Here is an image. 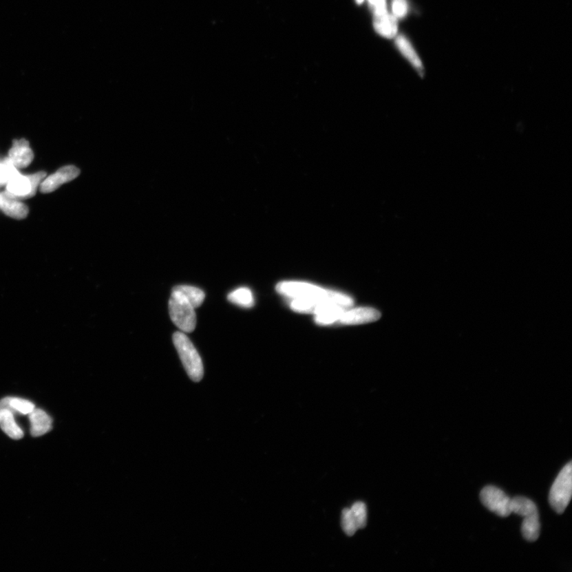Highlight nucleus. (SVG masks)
Instances as JSON below:
<instances>
[{"mask_svg": "<svg viewBox=\"0 0 572 572\" xmlns=\"http://www.w3.org/2000/svg\"><path fill=\"white\" fill-rule=\"evenodd\" d=\"M510 509H511V513H516L523 518L538 513L536 504L530 499L525 497L512 498L511 502H510Z\"/></svg>", "mask_w": 572, "mask_h": 572, "instance_id": "nucleus-16", "label": "nucleus"}, {"mask_svg": "<svg viewBox=\"0 0 572 572\" xmlns=\"http://www.w3.org/2000/svg\"><path fill=\"white\" fill-rule=\"evenodd\" d=\"M374 25L377 32L385 38L392 39L395 37L398 32L396 18L388 13L374 14Z\"/></svg>", "mask_w": 572, "mask_h": 572, "instance_id": "nucleus-12", "label": "nucleus"}, {"mask_svg": "<svg viewBox=\"0 0 572 572\" xmlns=\"http://www.w3.org/2000/svg\"><path fill=\"white\" fill-rule=\"evenodd\" d=\"M363 1H364V0H357V2L359 4L363 3Z\"/></svg>", "mask_w": 572, "mask_h": 572, "instance_id": "nucleus-25", "label": "nucleus"}, {"mask_svg": "<svg viewBox=\"0 0 572 572\" xmlns=\"http://www.w3.org/2000/svg\"><path fill=\"white\" fill-rule=\"evenodd\" d=\"M350 509L353 514L355 522L357 523L358 528H364L368 522V512L366 505L363 502H357Z\"/></svg>", "mask_w": 572, "mask_h": 572, "instance_id": "nucleus-21", "label": "nucleus"}, {"mask_svg": "<svg viewBox=\"0 0 572 572\" xmlns=\"http://www.w3.org/2000/svg\"><path fill=\"white\" fill-rule=\"evenodd\" d=\"M173 341L189 378L195 383L204 377V366L198 350L182 332L173 334Z\"/></svg>", "mask_w": 572, "mask_h": 572, "instance_id": "nucleus-2", "label": "nucleus"}, {"mask_svg": "<svg viewBox=\"0 0 572 572\" xmlns=\"http://www.w3.org/2000/svg\"><path fill=\"white\" fill-rule=\"evenodd\" d=\"M19 173L17 168L13 166L9 158H5L0 162V187L7 184L15 175Z\"/></svg>", "mask_w": 572, "mask_h": 572, "instance_id": "nucleus-20", "label": "nucleus"}, {"mask_svg": "<svg viewBox=\"0 0 572 572\" xmlns=\"http://www.w3.org/2000/svg\"><path fill=\"white\" fill-rule=\"evenodd\" d=\"M229 301L235 305L244 308H251L254 306V297L250 288L242 287L237 288L229 293Z\"/></svg>", "mask_w": 572, "mask_h": 572, "instance_id": "nucleus-17", "label": "nucleus"}, {"mask_svg": "<svg viewBox=\"0 0 572 572\" xmlns=\"http://www.w3.org/2000/svg\"><path fill=\"white\" fill-rule=\"evenodd\" d=\"M81 170L74 166L61 168L59 171L46 178L40 184V191L43 193H50L58 189L61 185L70 182L79 176Z\"/></svg>", "mask_w": 572, "mask_h": 572, "instance_id": "nucleus-7", "label": "nucleus"}, {"mask_svg": "<svg viewBox=\"0 0 572 572\" xmlns=\"http://www.w3.org/2000/svg\"><path fill=\"white\" fill-rule=\"evenodd\" d=\"M342 527L348 536H352L357 532L358 525L350 509H345L342 513Z\"/></svg>", "mask_w": 572, "mask_h": 572, "instance_id": "nucleus-22", "label": "nucleus"}, {"mask_svg": "<svg viewBox=\"0 0 572 572\" xmlns=\"http://www.w3.org/2000/svg\"><path fill=\"white\" fill-rule=\"evenodd\" d=\"M14 414V412L9 409L0 410V427L5 434L12 439H22L23 431L15 421Z\"/></svg>", "mask_w": 572, "mask_h": 572, "instance_id": "nucleus-13", "label": "nucleus"}, {"mask_svg": "<svg viewBox=\"0 0 572 572\" xmlns=\"http://www.w3.org/2000/svg\"><path fill=\"white\" fill-rule=\"evenodd\" d=\"M10 161L15 168L23 169L29 166L34 159V153L25 139L14 140L13 147L9 151Z\"/></svg>", "mask_w": 572, "mask_h": 572, "instance_id": "nucleus-9", "label": "nucleus"}, {"mask_svg": "<svg viewBox=\"0 0 572 572\" xmlns=\"http://www.w3.org/2000/svg\"><path fill=\"white\" fill-rule=\"evenodd\" d=\"M393 12L396 18H403L407 13V3L405 0H394Z\"/></svg>", "mask_w": 572, "mask_h": 572, "instance_id": "nucleus-23", "label": "nucleus"}, {"mask_svg": "<svg viewBox=\"0 0 572 572\" xmlns=\"http://www.w3.org/2000/svg\"><path fill=\"white\" fill-rule=\"evenodd\" d=\"M30 434L34 437L43 436L52 429V419L40 409H34L29 414Z\"/></svg>", "mask_w": 572, "mask_h": 572, "instance_id": "nucleus-11", "label": "nucleus"}, {"mask_svg": "<svg viewBox=\"0 0 572 572\" xmlns=\"http://www.w3.org/2000/svg\"><path fill=\"white\" fill-rule=\"evenodd\" d=\"M3 409L11 410L14 414L19 413L25 415L32 413L35 408L34 405L29 401L17 398H6L4 399Z\"/></svg>", "mask_w": 572, "mask_h": 572, "instance_id": "nucleus-19", "label": "nucleus"}, {"mask_svg": "<svg viewBox=\"0 0 572 572\" xmlns=\"http://www.w3.org/2000/svg\"><path fill=\"white\" fill-rule=\"evenodd\" d=\"M540 524L539 513L525 517L522 525V533L525 540L534 542L539 538Z\"/></svg>", "mask_w": 572, "mask_h": 572, "instance_id": "nucleus-15", "label": "nucleus"}, {"mask_svg": "<svg viewBox=\"0 0 572 572\" xmlns=\"http://www.w3.org/2000/svg\"><path fill=\"white\" fill-rule=\"evenodd\" d=\"M381 313L373 308H358L354 309H344L340 313L337 323L343 324H360L378 321Z\"/></svg>", "mask_w": 572, "mask_h": 572, "instance_id": "nucleus-8", "label": "nucleus"}, {"mask_svg": "<svg viewBox=\"0 0 572 572\" xmlns=\"http://www.w3.org/2000/svg\"><path fill=\"white\" fill-rule=\"evenodd\" d=\"M371 6L374 8V14L386 12L385 0H369Z\"/></svg>", "mask_w": 572, "mask_h": 572, "instance_id": "nucleus-24", "label": "nucleus"}, {"mask_svg": "<svg viewBox=\"0 0 572 572\" xmlns=\"http://www.w3.org/2000/svg\"><path fill=\"white\" fill-rule=\"evenodd\" d=\"M396 44L401 52L403 53L405 58L410 61L411 64L413 65L416 69L421 70V61L409 41L407 40L404 36L400 35L396 40Z\"/></svg>", "mask_w": 572, "mask_h": 572, "instance_id": "nucleus-18", "label": "nucleus"}, {"mask_svg": "<svg viewBox=\"0 0 572 572\" xmlns=\"http://www.w3.org/2000/svg\"><path fill=\"white\" fill-rule=\"evenodd\" d=\"M170 318L182 332H192L197 326V314L190 304L174 293L169 301Z\"/></svg>", "mask_w": 572, "mask_h": 572, "instance_id": "nucleus-4", "label": "nucleus"}, {"mask_svg": "<svg viewBox=\"0 0 572 572\" xmlns=\"http://www.w3.org/2000/svg\"><path fill=\"white\" fill-rule=\"evenodd\" d=\"M0 209L10 218L23 220L29 213L28 206L19 200L10 197L6 193H0Z\"/></svg>", "mask_w": 572, "mask_h": 572, "instance_id": "nucleus-10", "label": "nucleus"}, {"mask_svg": "<svg viewBox=\"0 0 572 572\" xmlns=\"http://www.w3.org/2000/svg\"><path fill=\"white\" fill-rule=\"evenodd\" d=\"M480 499L484 507L499 517L507 518L512 513L510 509L511 498L498 487H484L480 493Z\"/></svg>", "mask_w": 572, "mask_h": 572, "instance_id": "nucleus-6", "label": "nucleus"}, {"mask_svg": "<svg viewBox=\"0 0 572 572\" xmlns=\"http://www.w3.org/2000/svg\"><path fill=\"white\" fill-rule=\"evenodd\" d=\"M276 290L281 295L286 297L327 302L346 308L352 306L354 303L353 299L348 295L324 290V288L308 284V283L283 282L277 286Z\"/></svg>", "mask_w": 572, "mask_h": 572, "instance_id": "nucleus-1", "label": "nucleus"}, {"mask_svg": "<svg viewBox=\"0 0 572 572\" xmlns=\"http://www.w3.org/2000/svg\"><path fill=\"white\" fill-rule=\"evenodd\" d=\"M572 463L565 465L556 477L549 493V503L558 513H563L571 499Z\"/></svg>", "mask_w": 572, "mask_h": 572, "instance_id": "nucleus-3", "label": "nucleus"}, {"mask_svg": "<svg viewBox=\"0 0 572 572\" xmlns=\"http://www.w3.org/2000/svg\"><path fill=\"white\" fill-rule=\"evenodd\" d=\"M172 293L184 299L195 309L202 306L204 301L205 293L198 287L177 286L173 287Z\"/></svg>", "mask_w": 572, "mask_h": 572, "instance_id": "nucleus-14", "label": "nucleus"}, {"mask_svg": "<svg viewBox=\"0 0 572 572\" xmlns=\"http://www.w3.org/2000/svg\"><path fill=\"white\" fill-rule=\"evenodd\" d=\"M45 176V172H39L29 176H23L19 173L9 180L5 193L19 200L33 198Z\"/></svg>", "mask_w": 572, "mask_h": 572, "instance_id": "nucleus-5", "label": "nucleus"}]
</instances>
